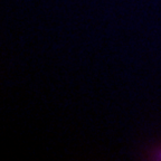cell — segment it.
<instances>
[{
	"label": "cell",
	"instance_id": "cell-1",
	"mask_svg": "<svg viewBox=\"0 0 161 161\" xmlns=\"http://www.w3.org/2000/svg\"><path fill=\"white\" fill-rule=\"evenodd\" d=\"M150 158L156 159V160H161V146L157 147L156 149H153V150L151 151Z\"/></svg>",
	"mask_w": 161,
	"mask_h": 161
}]
</instances>
